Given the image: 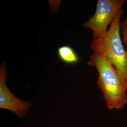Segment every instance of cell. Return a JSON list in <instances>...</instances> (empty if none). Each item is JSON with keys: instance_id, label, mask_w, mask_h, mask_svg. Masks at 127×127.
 I'll list each match as a JSON object with an SVG mask.
<instances>
[{"instance_id": "obj_2", "label": "cell", "mask_w": 127, "mask_h": 127, "mask_svg": "<svg viewBox=\"0 0 127 127\" xmlns=\"http://www.w3.org/2000/svg\"><path fill=\"white\" fill-rule=\"evenodd\" d=\"M123 14L122 9L107 32L100 37L94 39L90 47L93 52L100 55L110 61L127 86V51L121 36V19Z\"/></svg>"}, {"instance_id": "obj_4", "label": "cell", "mask_w": 127, "mask_h": 127, "mask_svg": "<svg viewBox=\"0 0 127 127\" xmlns=\"http://www.w3.org/2000/svg\"><path fill=\"white\" fill-rule=\"evenodd\" d=\"M7 66L3 63L0 67V108L8 110L19 118L26 116L31 107V103L20 99L9 90L6 83Z\"/></svg>"}, {"instance_id": "obj_5", "label": "cell", "mask_w": 127, "mask_h": 127, "mask_svg": "<svg viewBox=\"0 0 127 127\" xmlns=\"http://www.w3.org/2000/svg\"><path fill=\"white\" fill-rule=\"evenodd\" d=\"M58 54L59 59L64 63L76 64L79 63L80 60L75 51L70 46L60 47L58 50Z\"/></svg>"}, {"instance_id": "obj_3", "label": "cell", "mask_w": 127, "mask_h": 127, "mask_svg": "<svg viewBox=\"0 0 127 127\" xmlns=\"http://www.w3.org/2000/svg\"><path fill=\"white\" fill-rule=\"evenodd\" d=\"M125 0H98L95 13L82 26L90 28L94 39L105 34L126 2Z\"/></svg>"}, {"instance_id": "obj_6", "label": "cell", "mask_w": 127, "mask_h": 127, "mask_svg": "<svg viewBox=\"0 0 127 127\" xmlns=\"http://www.w3.org/2000/svg\"><path fill=\"white\" fill-rule=\"evenodd\" d=\"M126 3L127 6V0ZM121 32L123 36L122 40L126 46V50L127 51V17L121 23Z\"/></svg>"}, {"instance_id": "obj_1", "label": "cell", "mask_w": 127, "mask_h": 127, "mask_svg": "<svg viewBox=\"0 0 127 127\" xmlns=\"http://www.w3.org/2000/svg\"><path fill=\"white\" fill-rule=\"evenodd\" d=\"M98 73L97 81L109 110H122L127 104V86L113 64L104 57L93 52L87 62Z\"/></svg>"}]
</instances>
